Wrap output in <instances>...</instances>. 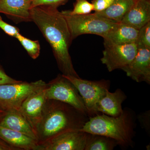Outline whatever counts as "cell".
<instances>
[{"instance_id": "30bf717a", "label": "cell", "mask_w": 150, "mask_h": 150, "mask_svg": "<svg viewBox=\"0 0 150 150\" xmlns=\"http://www.w3.org/2000/svg\"><path fill=\"white\" fill-rule=\"evenodd\" d=\"M46 84L28 97L22 104L19 110L34 131L48 100L46 94Z\"/></svg>"}, {"instance_id": "ba28073f", "label": "cell", "mask_w": 150, "mask_h": 150, "mask_svg": "<svg viewBox=\"0 0 150 150\" xmlns=\"http://www.w3.org/2000/svg\"><path fill=\"white\" fill-rule=\"evenodd\" d=\"M101 62L109 72L122 69L130 64L136 56L138 46L136 43L114 45L104 44Z\"/></svg>"}, {"instance_id": "5b68a950", "label": "cell", "mask_w": 150, "mask_h": 150, "mask_svg": "<svg viewBox=\"0 0 150 150\" xmlns=\"http://www.w3.org/2000/svg\"><path fill=\"white\" fill-rule=\"evenodd\" d=\"M46 84L40 80L30 83L21 81L16 83L0 85V107L6 112L20 110L28 97Z\"/></svg>"}, {"instance_id": "6da1fadb", "label": "cell", "mask_w": 150, "mask_h": 150, "mask_svg": "<svg viewBox=\"0 0 150 150\" xmlns=\"http://www.w3.org/2000/svg\"><path fill=\"white\" fill-rule=\"evenodd\" d=\"M31 21L36 24L53 50L62 74L79 78L69 49L72 39L67 22L56 7L41 6L30 9Z\"/></svg>"}, {"instance_id": "8992f818", "label": "cell", "mask_w": 150, "mask_h": 150, "mask_svg": "<svg viewBox=\"0 0 150 150\" xmlns=\"http://www.w3.org/2000/svg\"><path fill=\"white\" fill-rule=\"evenodd\" d=\"M46 94L47 99L65 103L88 115L83 99L78 90L62 74L58 75L46 83Z\"/></svg>"}, {"instance_id": "5bb4252c", "label": "cell", "mask_w": 150, "mask_h": 150, "mask_svg": "<svg viewBox=\"0 0 150 150\" xmlns=\"http://www.w3.org/2000/svg\"><path fill=\"white\" fill-rule=\"evenodd\" d=\"M150 22L149 0H136L121 21V23L138 30Z\"/></svg>"}, {"instance_id": "83f0119b", "label": "cell", "mask_w": 150, "mask_h": 150, "mask_svg": "<svg viewBox=\"0 0 150 150\" xmlns=\"http://www.w3.org/2000/svg\"><path fill=\"white\" fill-rule=\"evenodd\" d=\"M0 150H18L0 138Z\"/></svg>"}, {"instance_id": "ffe728a7", "label": "cell", "mask_w": 150, "mask_h": 150, "mask_svg": "<svg viewBox=\"0 0 150 150\" xmlns=\"http://www.w3.org/2000/svg\"><path fill=\"white\" fill-rule=\"evenodd\" d=\"M20 42L32 59H35L40 53V45L38 40H32L19 33L16 38Z\"/></svg>"}, {"instance_id": "7c38bea8", "label": "cell", "mask_w": 150, "mask_h": 150, "mask_svg": "<svg viewBox=\"0 0 150 150\" xmlns=\"http://www.w3.org/2000/svg\"><path fill=\"white\" fill-rule=\"evenodd\" d=\"M31 0H0V13L4 14L16 23L31 21Z\"/></svg>"}, {"instance_id": "3957f363", "label": "cell", "mask_w": 150, "mask_h": 150, "mask_svg": "<svg viewBox=\"0 0 150 150\" xmlns=\"http://www.w3.org/2000/svg\"><path fill=\"white\" fill-rule=\"evenodd\" d=\"M135 116L129 108L123 109V112L117 117L98 114L89 117L80 131L105 136L115 140L121 146L132 147L135 136Z\"/></svg>"}, {"instance_id": "52a82bcc", "label": "cell", "mask_w": 150, "mask_h": 150, "mask_svg": "<svg viewBox=\"0 0 150 150\" xmlns=\"http://www.w3.org/2000/svg\"><path fill=\"white\" fill-rule=\"evenodd\" d=\"M68 79L78 90L83 99L89 117L97 115L96 111L97 104L109 91V81L103 79L91 81L84 80L79 77L62 74Z\"/></svg>"}, {"instance_id": "e0dca14e", "label": "cell", "mask_w": 150, "mask_h": 150, "mask_svg": "<svg viewBox=\"0 0 150 150\" xmlns=\"http://www.w3.org/2000/svg\"><path fill=\"white\" fill-rule=\"evenodd\" d=\"M0 126L25 134L37 142L34 129L19 110L7 112L0 121Z\"/></svg>"}, {"instance_id": "8fae6325", "label": "cell", "mask_w": 150, "mask_h": 150, "mask_svg": "<svg viewBox=\"0 0 150 150\" xmlns=\"http://www.w3.org/2000/svg\"><path fill=\"white\" fill-rule=\"evenodd\" d=\"M128 76L138 83L150 84V49L138 48L131 63L122 69Z\"/></svg>"}, {"instance_id": "4316f807", "label": "cell", "mask_w": 150, "mask_h": 150, "mask_svg": "<svg viewBox=\"0 0 150 150\" xmlns=\"http://www.w3.org/2000/svg\"><path fill=\"white\" fill-rule=\"evenodd\" d=\"M139 119L141 125L147 131L150 132V111H146L139 115Z\"/></svg>"}, {"instance_id": "4fadbf2b", "label": "cell", "mask_w": 150, "mask_h": 150, "mask_svg": "<svg viewBox=\"0 0 150 150\" xmlns=\"http://www.w3.org/2000/svg\"><path fill=\"white\" fill-rule=\"evenodd\" d=\"M126 98V94L120 89L113 93L108 91L97 104L96 112L112 117L119 116L123 112L122 104Z\"/></svg>"}, {"instance_id": "cb8c5ba5", "label": "cell", "mask_w": 150, "mask_h": 150, "mask_svg": "<svg viewBox=\"0 0 150 150\" xmlns=\"http://www.w3.org/2000/svg\"><path fill=\"white\" fill-rule=\"evenodd\" d=\"M0 28L8 35L12 37L16 38L19 33L17 28L6 23L3 20L0 16Z\"/></svg>"}, {"instance_id": "2e32d148", "label": "cell", "mask_w": 150, "mask_h": 150, "mask_svg": "<svg viewBox=\"0 0 150 150\" xmlns=\"http://www.w3.org/2000/svg\"><path fill=\"white\" fill-rule=\"evenodd\" d=\"M0 138L18 150H38L36 140L21 132L0 126Z\"/></svg>"}, {"instance_id": "277c9868", "label": "cell", "mask_w": 150, "mask_h": 150, "mask_svg": "<svg viewBox=\"0 0 150 150\" xmlns=\"http://www.w3.org/2000/svg\"><path fill=\"white\" fill-rule=\"evenodd\" d=\"M67 22L72 39L83 34H94L103 37L119 23L97 15L95 13L71 15L61 12Z\"/></svg>"}, {"instance_id": "9a60e30c", "label": "cell", "mask_w": 150, "mask_h": 150, "mask_svg": "<svg viewBox=\"0 0 150 150\" xmlns=\"http://www.w3.org/2000/svg\"><path fill=\"white\" fill-rule=\"evenodd\" d=\"M139 31V30L120 23L103 37L104 44L123 45L136 43Z\"/></svg>"}, {"instance_id": "44dd1931", "label": "cell", "mask_w": 150, "mask_h": 150, "mask_svg": "<svg viewBox=\"0 0 150 150\" xmlns=\"http://www.w3.org/2000/svg\"><path fill=\"white\" fill-rule=\"evenodd\" d=\"M93 11L92 3L87 0H76L72 11H65L67 13L71 15H82L90 13Z\"/></svg>"}, {"instance_id": "7402d4cb", "label": "cell", "mask_w": 150, "mask_h": 150, "mask_svg": "<svg viewBox=\"0 0 150 150\" xmlns=\"http://www.w3.org/2000/svg\"><path fill=\"white\" fill-rule=\"evenodd\" d=\"M136 43L138 48L150 49V22L139 29Z\"/></svg>"}, {"instance_id": "f1b7e54d", "label": "cell", "mask_w": 150, "mask_h": 150, "mask_svg": "<svg viewBox=\"0 0 150 150\" xmlns=\"http://www.w3.org/2000/svg\"><path fill=\"white\" fill-rule=\"evenodd\" d=\"M6 111L3 110L1 107H0V121L1 120L3 117L5 115L6 113Z\"/></svg>"}, {"instance_id": "d4e9b609", "label": "cell", "mask_w": 150, "mask_h": 150, "mask_svg": "<svg viewBox=\"0 0 150 150\" xmlns=\"http://www.w3.org/2000/svg\"><path fill=\"white\" fill-rule=\"evenodd\" d=\"M114 1V0H93L92 2L93 6V11L95 12L104 11L109 7Z\"/></svg>"}, {"instance_id": "484cf974", "label": "cell", "mask_w": 150, "mask_h": 150, "mask_svg": "<svg viewBox=\"0 0 150 150\" xmlns=\"http://www.w3.org/2000/svg\"><path fill=\"white\" fill-rule=\"evenodd\" d=\"M20 81H21L16 80L9 76L0 65V85L16 83Z\"/></svg>"}, {"instance_id": "ac0fdd59", "label": "cell", "mask_w": 150, "mask_h": 150, "mask_svg": "<svg viewBox=\"0 0 150 150\" xmlns=\"http://www.w3.org/2000/svg\"><path fill=\"white\" fill-rule=\"evenodd\" d=\"M135 1L136 0H114L112 4L107 9L95 13L103 18L120 23Z\"/></svg>"}, {"instance_id": "9c48e42d", "label": "cell", "mask_w": 150, "mask_h": 150, "mask_svg": "<svg viewBox=\"0 0 150 150\" xmlns=\"http://www.w3.org/2000/svg\"><path fill=\"white\" fill-rule=\"evenodd\" d=\"M87 136L80 130L66 131L38 146V150H84Z\"/></svg>"}, {"instance_id": "7a4b0ae2", "label": "cell", "mask_w": 150, "mask_h": 150, "mask_svg": "<svg viewBox=\"0 0 150 150\" xmlns=\"http://www.w3.org/2000/svg\"><path fill=\"white\" fill-rule=\"evenodd\" d=\"M89 118L87 114L69 104L47 100L35 129L38 145L43 144L63 132L80 130Z\"/></svg>"}, {"instance_id": "603a6c76", "label": "cell", "mask_w": 150, "mask_h": 150, "mask_svg": "<svg viewBox=\"0 0 150 150\" xmlns=\"http://www.w3.org/2000/svg\"><path fill=\"white\" fill-rule=\"evenodd\" d=\"M68 0H31V8L41 6H49L58 8Z\"/></svg>"}, {"instance_id": "d6986e66", "label": "cell", "mask_w": 150, "mask_h": 150, "mask_svg": "<svg viewBox=\"0 0 150 150\" xmlns=\"http://www.w3.org/2000/svg\"><path fill=\"white\" fill-rule=\"evenodd\" d=\"M117 145L116 141L109 137L87 133L84 150H112Z\"/></svg>"}]
</instances>
